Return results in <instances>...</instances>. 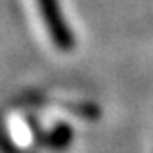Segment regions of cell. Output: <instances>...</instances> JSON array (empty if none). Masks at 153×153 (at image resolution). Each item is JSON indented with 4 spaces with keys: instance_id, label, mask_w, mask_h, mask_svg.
<instances>
[{
    "instance_id": "1",
    "label": "cell",
    "mask_w": 153,
    "mask_h": 153,
    "mask_svg": "<svg viewBox=\"0 0 153 153\" xmlns=\"http://www.w3.org/2000/svg\"><path fill=\"white\" fill-rule=\"evenodd\" d=\"M38 8H40V13L44 17V23L48 25V31H50V36L54 40V44L59 48V50H71L75 44L73 35H71L69 27H67L63 13L59 10V4L57 0H38Z\"/></svg>"
}]
</instances>
